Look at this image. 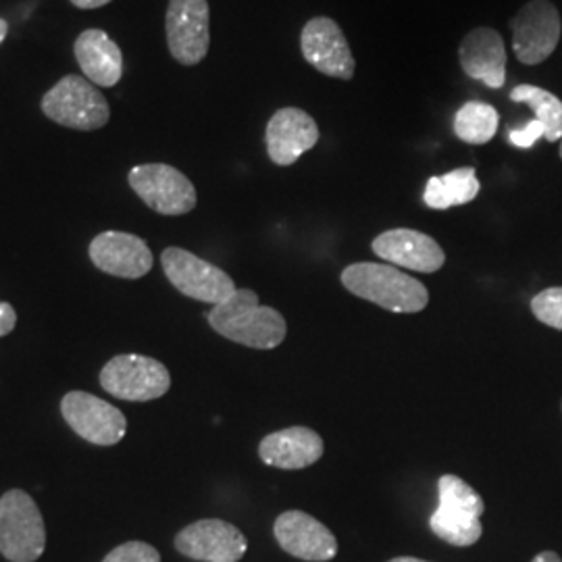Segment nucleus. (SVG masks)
<instances>
[{
	"label": "nucleus",
	"instance_id": "f257e3e1",
	"mask_svg": "<svg viewBox=\"0 0 562 562\" xmlns=\"http://www.w3.org/2000/svg\"><path fill=\"white\" fill-rule=\"evenodd\" d=\"M209 323L223 338L257 350L278 348L288 334V323L280 311L259 304L257 292L246 288L213 306Z\"/></svg>",
	"mask_w": 562,
	"mask_h": 562
},
{
	"label": "nucleus",
	"instance_id": "f03ea898",
	"mask_svg": "<svg viewBox=\"0 0 562 562\" xmlns=\"http://www.w3.org/2000/svg\"><path fill=\"white\" fill-rule=\"evenodd\" d=\"M341 283L355 296L392 313H419L429 302V292L422 281L387 262L348 265L341 271Z\"/></svg>",
	"mask_w": 562,
	"mask_h": 562
},
{
	"label": "nucleus",
	"instance_id": "7ed1b4c3",
	"mask_svg": "<svg viewBox=\"0 0 562 562\" xmlns=\"http://www.w3.org/2000/svg\"><path fill=\"white\" fill-rule=\"evenodd\" d=\"M46 548L41 510L23 490L0 498V554L11 562H36Z\"/></svg>",
	"mask_w": 562,
	"mask_h": 562
},
{
	"label": "nucleus",
	"instance_id": "20e7f679",
	"mask_svg": "<svg viewBox=\"0 0 562 562\" xmlns=\"http://www.w3.org/2000/svg\"><path fill=\"white\" fill-rule=\"evenodd\" d=\"M42 111L48 120L69 130L94 132L104 127L111 117L109 102L99 86L81 76H65L42 99Z\"/></svg>",
	"mask_w": 562,
	"mask_h": 562
},
{
	"label": "nucleus",
	"instance_id": "39448f33",
	"mask_svg": "<svg viewBox=\"0 0 562 562\" xmlns=\"http://www.w3.org/2000/svg\"><path fill=\"white\" fill-rule=\"evenodd\" d=\"M161 262L167 280L188 299L217 306L232 299L238 290L234 280L217 265L202 261L201 257L178 246L165 248Z\"/></svg>",
	"mask_w": 562,
	"mask_h": 562
},
{
	"label": "nucleus",
	"instance_id": "423d86ee",
	"mask_svg": "<svg viewBox=\"0 0 562 562\" xmlns=\"http://www.w3.org/2000/svg\"><path fill=\"white\" fill-rule=\"evenodd\" d=\"M101 385L111 396L127 402L157 401L171 387L169 369L144 355H120L101 371Z\"/></svg>",
	"mask_w": 562,
	"mask_h": 562
},
{
	"label": "nucleus",
	"instance_id": "0eeeda50",
	"mask_svg": "<svg viewBox=\"0 0 562 562\" xmlns=\"http://www.w3.org/2000/svg\"><path fill=\"white\" fill-rule=\"evenodd\" d=\"M132 190L144 204L167 217L186 215L196 206V188L180 169L165 162L138 165L127 176Z\"/></svg>",
	"mask_w": 562,
	"mask_h": 562
},
{
	"label": "nucleus",
	"instance_id": "6e6552de",
	"mask_svg": "<svg viewBox=\"0 0 562 562\" xmlns=\"http://www.w3.org/2000/svg\"><path fill=\"white\" fill-rule=\"evenodd\" d=\"M515 57L522 65H540L561 41V13L550 0H529L510 20Z\"/></svg>",
	"mask_w": 562,
	"mask_h": 562
},
{
	"label": "nucleus",
	"instance_id": "1a4fd4ad",
	"mask_svg": "<svg viewBox=\"0 0 562 562\" xmlns=\"http://www.w3.org/2000/svg\"><path fill=\"white\" fill-rule=\"evenodd\" d=\"M211 11L206 0H169L165 30L171 57L186 65H199L211 46Z\"/></svg>",
	"mask_w": 562,
	"mask_h": 562
},
{
	"label": "nucleus",
	"instance_id": "9d476101",
	"mask_svg": "<svg viewBox=\"0 0 562 562\" xmlns=\"http://www.w3.org/2000/svg\"><path fill=\"white\" fill-rule=\"evenodd\" d=\"M60 413L67 425L86 442L115 446L125 438L127 419L111 402L88 392H69L60 401Z\"/></svg>",
	"mask_w": 562,
	"mask_h": 562
},
{
	"label": "nucleus",
	"instance_id": "9b49d317",
	"mask_svg": "<svg viewBox=\"0 0 562 562\" xmlns=\"http://www.w3.org/2000/svg\"><path fill=\"white\" fill-rule=\"evenodd\" d=\"M302 57L323 76L350 81L357 63L340 25L329 18H313L301 34Z\"/></svg>",
	"mask_w": 562,
	"mask_h": 562
},
{
	"label": "nucleus",
	"instance_id": "f8f14e48",
	"mask_svg": "<svg viewBox=\"0 0 562 562\" xmlns=\"http://www.w3.org/2000/svg\"><path fill=\"white\" fill-rule=\"evenodd\" d=\"M178 552L202 562H238L248 550L240 529L222 519H202L176 536Z\"/></svg>",
	"mask_w": 562,
	"mask_h": 562
},
{
	"label": "nucleus",
	"instance_id": "ddd939ff",
	"mask_svg": "<svg viewBox=\"0 0 562 562\" xmlns=\"http://www.w3.org/2000/svg\"><path fill=\"white\" fill-rule=\"evenodd\" d=\"M273 536L283 552L308 562H327L338 554L336 536L302 510H285L276 519Z\"/></svg>",
	"mask_w": 562,
	"mask_h": 562
},
{
	"label": "nucleus",
	"instance_id": "4468645a",
	"mask_svg": "<svg viewBox=\"0 0 562 562\" xmlns=\"http://www.w3.org/2000/svg\"><path fill=\"white\" fill-rule=\"evenodd\" d=\"M319 136V125L306 111L296 106L280 109L269 120L265 132L269 159L280 167H290L315 148Z\"/></svg>",
	"mask_w": 562,
	"mask_h": 562
},
{
	"label": "nucleus",
	"instance_id": "2eb2a0df",
	"mask_svg": "<svg viewBox=\"0 0 562 562\" xmlns=\"http://www.w3.org/2000/svg\"><path fill=\"white\" fill-rule=\"evenodd\" d=\"M371 248L387 265L419 273H436L446 262V255L438 241L423 232L406 227L383 232L373 240Z\"/></svg>",
	"mask_w": 562,
	"mask_h": 562
},
{
	"label": "nucleus",
	"instance_id": "dca6fc26",
	"mask_svg": "<svg viewBox=\"0 0 562 562\" xmlns=\"http://www.w3.org/2000/svg\"><path fill=\"white\" fill-rule=\"evenodd\" d=\"M90 259L104 273L138 280L153 269V252L148 244L125 232H102L90 244Z\"/></svg>",
	"mask_w": 562,
	"mask_h": 562
},
{
	"label": "nucleus",
	"instance_id": "f3484780",
	"mask_svg": "<svg viewBox=\"0 0 562 562\" xmlns=\"http://www.w3.org/2000/svg\"><path fill=\"white\" fill-rule=\"evenodd\" d=\"M462 71L471 80L482 81L498 90L506 81V48L501 32L492 27H475L461 42L459 48Z\"/></svg>",
	"mask_w": 562,
	"mask_h": 562
},
{
	"label": "nucleus",
	"instance_id": "a211bd4d",
	"mask_svg": "<svg viewBox=\"0 0 562 562\" xmlns=\"http://www.w3.org/2000/svg\"><path fill=\"white\" fill-rule=\"evenodd\" d=\"M323 438L311 427H285L269 434L259 443V457L265 464L299 471L319 461L323 457Z\"/></svg>",
	"mask_w": 562,
	"mask_h": 562
},
{
	"label": "nucleus",
	"instance_id": "6ab92c4d",
	"mask_svg": "<svg viewBox=\"0 0 562 562\" xmlns=\"http://www.w3.org/2000/svg\"><path fill=\"white\" fill-rule=\"evenodd\" d=\"M76 59L81 71L94 86L113 88L123 76V55L115 42L102 30H86L76 41Z\"/></svg>",
	"mask_w": 562,
	"mask_h": 562
},
{
	"label": "nucleus",
	"instance_id": "aec40b11",
	"mask_svg": "<svg viewBox=\"0 0 562 562\" xmlns=\"http://www.w3.org/2000/svg\"><path fill=\"white\" fill-rule=\"evenodd\" d=\"M480 190H482V183L477 180L475 169L473 167H461V169H454L446 176L429 178L427 186H425V192H423V202L429 209L446 211V209L475 201Z\"/></svg>",
	"mask_w": 562,
	"mask_h": 562
},
{
	"label": "nucleus",
	"instance_id": "412c9836",
	"mask_svg": "<svg viewBox=\"0 0 562 562\" xmlns=\"http://www.w3.org/2000/svg\"><path fill=\"white\" fill-rule=\"evenodd\" d=\"M498 125H501L498 111L487 102H464L454 115L457 138L473 146H482L492 140L498 132Z\"/></svg>",
	"mask_w": 562,
	"mask_h": 562
},
{
	"label": "nucleus",
	"instance_id": "4be33fe9",
	"mask_svg": "<svg viewBox=\"0 0 562 562\" xmlns=\"http://www.w3.org/2000/svg\"><path fill=\"white\" fill-rule=\"evenodd\" d=\"M510 101L525 102L531 106L536 120L543 125V138L548 142L562 140V101L538 86L521 83L513 88Z\"/></svg>",
	"mask_w": 562,
	"mask_h": 562
},
{
	"label": "nucleus",
	"instance_id": "5701e85b",
	"mask_svg": "<svg viewBox=\"0 0 562 562\" xmlns=\"http://www.w3.org/2000/svg\"><path fill=\"white\" fill-rule=\"evenodd\" d=\"M429 527L442 542L459 546V548H467V546L480 542L483 533L482 519L454 515L450 510H443L440 506L431 515Z\"/></svg>",
	"mask_w": 562,
	"mask_h": 562
},
{
	"label": "nucleus",
	"instance_id": "b1692460",
	"mask_svg": "<svg viewBox=\"0 0 562 562\" xmlns=\"http://www.w3.org/2000/svg\"><path fill=\"white\" fill-rule=\"evenodd\" d=\"M438 496H440V508L450 510L454 515L482 519L485 513L482 496L459 475H442L438 482Z\"/></svg>",
	"mask_w": 562,
	"mask_h": 562
},
{
	"label": "nucleus",
	"instance_id": "393cba45",
	"mask_svg": "<svg viewBox=\"0 0 562 562\" xmlns=\"http://www.w3.org/2000/svg\"><path fill=\"white\" fill-rule=\"evenodd\" d=\"M538 322L562 331V288H546L531 301Z\"/></svg>",
	"mask_w": 562,
	"mask_h": 562
},
{
	"label": "nucleus",
	"instance_id": "a878e982",
	"mask_svg": "<svg viewBox=\"0 0 562 562\" xmlns=\"http://www.w3.org/2000/svg\"><path fill=\"white\" fill-rule=\"evenodd\" d=\"M102 562H161V554L150 543L125 542L111 550Z\"/></svg>",
	"mask_w": 562,
	"mask_h": 562
},
{
	"label": "nucleus",
	"instance_id": "bb28decb",
	"mask_svg": "<svg viewBox=\"0 0 562 562\" xmlns=\"http://www.w3.org/2000/svg\"><path fill=\"white\" fill-rule=\"evenodd\" d=\"M540 138H543V125L538 120L529 121L519 130H510L508 134V140L517 148H531Z\"/></svg>",
	"mask_w": 562,
	"mask_h": 562
},
{
	"label": "nucleus",
	"instance_id": "cd10ccee",
	"mask_svg": "<svg viewBox=\"0 0 562 562\" xmlns=\"http://www.w3.org/2000/svg\"><path fill=\"white\" fill-rule=\"evenodd\" d=\"M18 325V313L9 302L0 301V338L9 336Z\"/></svg>",
	"mask_w": 562,
	"mask_h": 562
},
{
	"label": "nucleus",
	"instance_id": "c85d7f7f",
	"mask_svg": "<svg viewBox=\"0 0 562 562\" xmlns=\"http://www.w3.org/2000/svg\"><path fill=\"white\" fill-rule=\"evenodd\" d=\"M78 9H99V7H104V4H109L111 0H71Z\"/></svg>",
	"mask_w": 562,
	"mask_h": 562
},
{
	"label": "nucleus",
	"instance_id": "c756f323",
	"mask_svg": "<svg viewBox=\"0 0 562 562\" xmlns=\"http://www.w3.org/2000/svg\"><path fill=\"white\" fill-rule=\"evenodd\" d=\"M531 562H562V559L557 554V552L546 550V552H540V554H538V557H536Z\"/></svg>",
	"mask_w": 562,
	"mask_h": 562
},
{
	"label": "nucleus",
	"instance_id": "7c9ffc66",
	"mask_svg": "<svg viewBox=\"0 0 562 562\" xmlns=\"http://www.w3.org/2000/svg\"><path fill=\"white\" fill-rule=\"evenodd\" d=\"M7 32H9V23L0 18V44L7 38Z\"/></svg>",
	"mask_w": 562,
	"mask_h": 562
},
{
	"label": "nucleus",
	"instance_id": "2f4dec72",
	"mask_svg": "<svg viewBox=\"0 0 562 562\" xmlns=\"http://www.w3.org/2000/svg\"><path fill=\"white\" fill-rule=\"evenodd\" d=\"M387 562H427L422 561V559H415V557H398V559H392V561Z\"/></svg>",
	"mask_w": 562,
	"mask_h": 562
},
{
	"label": "nucleus",
	"instance_id": "473e14b6",
	"mask_svg": "<svg viewBox=\"0 0 562 562\" xmlns=\"http://www.w3.org/2000/svg\"><path fill=\"white\" fill-rule=\"evenodd\" d=\"M561 159H562V142H561Z\"/></svg>",
	"mask_w": 562,
	"mask_h": 562
}]
</instances>
